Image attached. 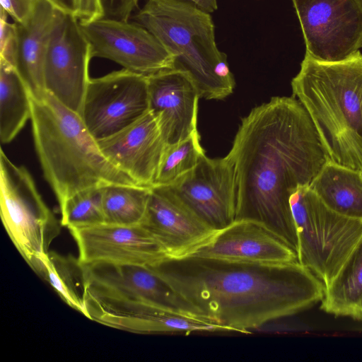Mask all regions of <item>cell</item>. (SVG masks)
<instances>
[{
    "label": "cell",
    "instance_id": "obj_27",
    "mask_svg": "<svg viewBox=\"0 0 362 362\" xmlns=\"http://www.w3.org/2000/svg\"><path fill=\"white\" fill-rule=\"evenodd\" d=\"M102 188L88 189L69 197L59 207L62 226L69 229L104 223Z\"/></svg>",
    "mask_w": 362,
    "mask_h": 362
},
{
    "label": "cell",
    "instance_id": "obj_30",
    "mask_svg": "<svg viewBox=\"0 0 362 362\" xmlns=\"http://www.w3.org/2000/svg\"><path fill=\"white\" fill-rule=\"evenodd\" d=\"M37 0H0L1 8L15 23L24 22L32 13Z\"/></svg>",
    "mask_w": 362,
    "mask_h": 362
},
{
    "label": "cell",
    "instance_id": "obj_15",
    "mask_svg": "<svg viewBox=\"0 0 362 362\" xmlns=\"http://www.w3.org/2000/svg\"><path fill=\"white\" fill-rule=\"evenodd\" d=\"M83 265L87 291L93 295L151 303L197 313L149 266L107 263Z\"/></svg>",
    "mask_w": 362,
    "mask_h": 362
},
{
    "label": "cell",
    "instance_id": "obj_9",
    "mask_svg": "<svg viewBox=\"0 0 362 362\" xmlns=\"http://www.w3.org/2000/svg\"><path fill=\"white\" fill-rule=\"evenodd\" d=\"M149 110L147 76L122 69L90 79L80 116L98 141L123 130Z\"/></svg>",
    "mask_w": 362,
    "mask_h": 362
},
{
    "label": "cell",
    "instance_id": "obj_19",
    "mask_svg": "<svg viewBox=\"0 0 362 362\" xmlns=\"http://www.w3.org/2000/svg\"><path fill=\"white\" fill-rule=\"evenodd\" d=\"M147 78L150 110L158 119L167 145L177 144L197 130L200 97L189 76L170 69Z\"/></svg>",
    "mask_w": 362,
    "mask_h": 362
},
{
    "label": "cell",
    "instance_id": "obj_3",
    "mask_svg": "<svg viewBox=\"0 0 362 362\" xmlns=\"http://www.w3.org/2000/svg\"><path fill=\"white\" fill-rule=\"evenodd\" d=\"M31 106L35 151L59 207L88 189L139 185L105 156L78 114L46 91L31 96Z\"/></svg>",
    "mask_w": 362,
    "mask_h": 362
},
{
    "label": "cell",
    "instance_id": "obj_5",
    "mask_svg": "<svg viewBox=\"0 0 362 362\" xmlns=\"http://www.w3.org/2000/svg\"><path fill=\"white\" fill-rule=\"evenodd\" d=\"M132 18L174 56L173 69L189 76L200 98L221 100L233 93L235 79L209 13L187 1L146 0Z\"/></svg>",
    "mask_w": 362,
    "mask_h": 362
},
{
    "label": "cell",
    "instance_id": "obj_28",
    "mask_svg": "<svg viewBox=\"0 0 362 362\" xmlns=\"http://www.w3.org/2000/svg\"><path fill=\"white\" fill-rule=\"evenodd\" d=\"M8 13L0 9V59L14 66L18 47L16 23L8 21Z\"/></svg>",
    "mask_w": 362,
    "mask_h": 362
},
{
    "label": "cell",
    "instance_id": "obj_20",
    "mask_svg": "<svg viewBox=\"0 0 362 362\" xmlns=\"http://www.w3.org/2000/svg\"><path fill=\"white\" fill-rule=\"evenodd\" d=\"M59 13L60 11L47 0H37L32 13L24 22H14L18 36L14 67L34 97L45 93L44 60Z\"/></svg>",
    "mask_w": 362,
    "mask_h": 362
},
{
    "label": "cell",
    "instance_id": "obj_32",
    "mask_svg": "<svg viewBox=\"0 0 362 362\" xmlns=\"http://www.w3.org/2000/svg\"><path fill=\"white\" fill-rule=\"evenodd\" d=\"M193 3L197 7L208 13H212L218 8L217 0H184Z\"/></svg>",
    "mask_w": 362,
    "mask_h": 362
},
{
    "label": "cell",
    "instance_id": "obj_21",
    "mask_svg": "<svg viewBox=\"0 0 362 362\" xmlns=\"http://www.w3.org/2000/svg\"><path fill=\"white\" fill-rule=\"evenodd\" d=\"M309 187L332 211L362 221L361 172L327 160Z\"/></svg>",
    "mask_w": 362,
    "mask_h": 362
},
{
    "label": "cell",
    "instance_id": "obj_11",
    "mask_svg": "<svg viewBox=\"0 0 362 362\" xmlns=\"http://www.w3.org/2000/svg\"><path fill=\"white\" fill-rule=\"evenodd\" d=\"M79 23L90 44L93 57L109 59L145 76L174 68V56L135 22L102 17Z\"/></svg>",
    "mask_w": 362,
    "mask_h": 362
},
{
    "label": "cell",
    "instance_id": "obj_29",
    "mask_svg": "<svg viewBox=\"0 0 362 362\" xmlns=\"http://www.w3.org/2000/svg\"><path fill=\"white\" fill-rule=\"evenodd\" d=\"M139 0H100L103 16L128 21Z\"/></svg>",
    "mask_w": 362,
    "mask_h": 362
},
{
    "label": "cell",
    "instance_id": "obj_6",
    "mask_svg": "<svg viewBox=\"0 0 362 362\" xmlns=\"http://www.w3.org/2000/svg\"><path fill=\"white\" fill-rule=\"evenodd\" d=\"M298 238V261L327 286L362 236V221L327 207L309 186L290 197Z\"/></svg>",
    "mask_w": 362,
    "mask_h": 362
},
{
    "label": "cell",
    "instance_id": "obj_23",
    "mask_svg": "<svg viewBox=\"0 0 362 362\" xmlns=\"http://www.w3.org/2000/svg\"><path fill=\"white\" fill-rule=\"evenodd\" d=\"M31 93L11 64L0 59V139L10 143L31 118Z\"/></svg>",
    "mask_w": 362,
    "mask_h": 362
},
{
    "label": "cell",
    "instance_id": "obj_10",
    "mask_svg": "<svg viewBox=\"0 0 362 362\" xmlns=\"http://www.w3.org/2000/svg\"><path fill=\"white\" fill-rule=\"evenodd\" d=\"M92 58L90 44L79 21L60 11L44 60V87L47 93L79 115L90 79L88 68Z\"/></svg>",
    "mask_w": 362,
    "mask_h": 362
},
{
    "label": "cell",
    "instance_id": "obj_2",
    "mask_svg": "<svg viewBox=\"0 0 362 362\" xmlns=\"http://www.w3.org/2000/svg\"><path fill=\"white\" fill-rule=\"evenodd\" d=\"M149 267L197 313L244 334L321 301L325 291L298 262L257 264L187 256Z\"/></svg>",
    "mask_w": 362,
    "mask_h": 362
},
{
    "label": "cell",
    "instance_id": "obj_33",
    "mask_svg": "<svg viewBox=\"0 0 362 362\" xmlns=\"http://www.w3.org/2000/svg\"><path fill=\"white\" fill-rule=\"evenodd\" d=\"M361 175H362V172H361Z\"/></svg>",
    "mask_w": 362,
    "mask_h": 362
},
{
    "label": "cell",
    "instance_id": "obj_13",
    "mask_svg": "<svg viewBox=\"0 0 362 362\" xmlns=\"http://www.w3.org/2000/svg\"><path fill=\"white\" fill-rule=\"evenodd\" d=\"M166 187L214 230L235 220V171L227 156L209 158L204 155L193 169Z\"/></svg>",
    "mask_w": 362,
    "mask_h": 362
},
{
    "label": "cell",
    "instance_id": "obj_31",
    "mask_svg": "<svg viewBox=\"0 0 362 362\" xmlns=\"http://www.w3.org/2000/svg\"><path fill=\"white\" fill-rule=\"evenodd\" d=\"M59 11L74 16L72 0H47Z\"/></svg>",
    "mask_w": 362,
    "mask_h": 362
},
{
    "label": "cell",
    "instance_id": "obj_18",
    "mask_svg": "<svg viewBox=\"0 0 362 362\" xmlns=\"http://www.w3.org/2000/svg\"><path fill=\"white\" fill-rule=\"evenodd\" d=\"M98 143L109 160L139 185L154 186L168 145L158 119L151 110L130 126Z\"/></svg>",
    "mask_w": 362,
    "mask_h": 362
},
{
    "label": "cell",
    "instance_id": "obj_12",
    "mask_svg": "<svg viewBox=\"0 0 362 362\" xmlns=\"http://www.w3.org/2000/svg\"><path fill=\"white\" fill-rule=\"evenodd\" d=\"M86 317L100 324L138 334L214 332L230 330L198 313L157 304L86 293Z\"/></svg>",
    "mask_w": 362,
    "mask_h": 362
},
{
    "label": "cell",
    "instance_id": "obj_25",
    "mask_svg": "<svg viewBox=\"0 0 362 362\" xmlns=\"http://www.w3.org/2000/svg\"><path fill=\"white\" fill-rule=\"evenodd\" d=\"M151 188L112 185L102 188L104 223L140 225L146 214Z\"/></svg>",
    "mask_w": 362,
    "mask_h": 362
},
{
    "label": "cell",
    "instance_id": "obj_14",
    "mask_svg": "<svg viewBox=\"0 0 362 362\" xmlns=\"http://www.w3.org/2000/svg\"><path fill=\"white\" fill-rule=\"evenodd\" d=\"M69 230L83 264L153 266L168 257L159 242L141 225L102 223Z\"/></svg>",
    "mask_w": 362,
    "mask_h": 362
},
{
    "label": "cell",
    "instance_id": "obj_22",
    "mask_svg": "<svg viewBox=\"0 0 362 362\" xmlns=\"http://www.w3.org/2000/svg\"><path fill=\"white\" fill-rule=\"evenodd\" d=\"M321 309L362 321V236L330 284Z\"/></svg>",
    "mask_w": 362,
    "mask_h": 362
},
{
    "label": "cell",
    "instance_id": "obj_7",
    "mask_svg": "<svg viewBox=\"0 0 362 362\" xmlns=\"http://www.w3.org/2000/svg\"><path fill=\"white\" fill-rule=\"evenodd\" d=\"M0 207L4 226L21 256L37 274L41 259L59 235L62 223L40 194L28 170L0 151Z\"/></svg>",
    "mask_w": 362,
    "mask_h": 362
},
{
    "label": "cell",
    "instance_id": "obj_26",
    "mask_svg": "<svg viewBox=\"0 0 362 362\" xmlns=\"http://www.w3.org/2000/svg\"><path fill=\"white\" fill-rule=\"evenodd\" d=\"M204 155V150L201 146L197 130L184 140L167 146L153 187L173 184L193 169Z\"/></svg>",
    "mask_w": 362,
    "mask_h": 362
},
{
    "label": "cell",
    "instance_id": "obj_24",
    "mask_svg": "<svg viewBox=\"0 0 362 362\" xmlns=\"http://www.w3.org/2000/svg\"><path fill=\"white\" fill-rule=\"evenodd\" d=\"M41 262L37 274L49 283L69 306L86 317L87 281L78 258L49 251Z\"/></svg>",
    "mask_w": 362,
    "mask_h": 362
},
{
    "label": "cell",
    "instance_id": "obj_1",
    "mask_svg": "<svg viewBox=\"0 0 362 362\" xmlns=\"http://www.w3.org/2000/svg\"><path fill=\"white\" fill-rule=\"evenodd\" d=\"M226 156L235 171V220L263 223L298 257L290 197L328 160L305 109L293 96L256 106L242 118Z\"/></svg>",
    "mask_w": 362,
    "mask_h": 362
},
{
    "label": "cell",
    "instance_id": "obj_17",
    "mask_svg": "<svg viewBox=\"0 0 362 362\" xmlns=\"http://www.w3.org/2000/svg\"><path fill=\"white\" fill-rule=\"evenodd\" d=\"M189 256L257 264L298 262L296 252L277 234L251 219L235 220Z\"/></svg>",
    "mask_w": 362,
    "mask_h": 362
},
{
    "label": "cell",
    "instance_id": "obj_16",
    "mask_svg": "<svg viewBox=\"0 0 362 362\" xmlns=\"http://www.w3.org/2000/svg\"><path fill=\"white\" fill-rule=\"evenodd\" d=\"M140 225L159 242L169 258L192 255L217 231L192 213L166 186L151 188Z\"/></svg>",
    "mask_w": 362,
    "mask_h": 362
},
{
    "label": "cell",
    "instance_id": "obj_4",
    "mask_svg": "<svg viewBox=\"0 0 362 362\" xmlns=\"http://www.w3.org/2000/svg\"><path fill=\"white\" fill-rule=\"evenodd\" d=\"M328 161L362 172V53L339 62L305 54L291 81Z\"/></svg>",
    "mask_w": 362,
    "mask_h": 362
},
{
    "label": "cell",
    "instance_id": "obj_8",
    "mask_svg": "<svg viewBox=\"0 0 362 362\" xmlns=\"http://www.w3.org/2000/svg\"><path fill=\"white\" fill-rule=\"evenodd\" d=\"M291 1L305 55L321 62H339L362 48V0Z\"/></svg>",
    "mask_w": 362,
    "mask_h": 362
}]
</instances>
